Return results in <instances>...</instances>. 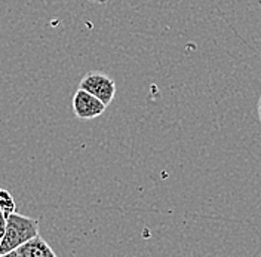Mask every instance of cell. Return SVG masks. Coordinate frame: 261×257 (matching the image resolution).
<instances>
[{
	"label": "cell",
	"mask_w": 261,
	"mask_h": 257,
	"mask_svg": "<svg viewBox=\"0 0 261 257\" xmlns=\"http://www.w3.org/2000/svg\"><path fill=\"white\" fill-rule=\"evenodd\" d=\"M39 235V223L32 217L12 213L6 220V232L0 244V254L15 251L18 247Z\"/></svg>",
	"instance_id": "obj_1"
},
{
	"label": "cell",
	"mask_w": 261,
	"mask_h": 257,
	"mask_svg": "<svg viewBox=\"0 0 261 257\" xmlns=\"http://www.w3.org/2000/svg\"><path fill=\"white\" fill-rule=\"evenodd\" d=\"M79 88L97 97L106 106H109L116 96V83L113 79L106 73L97 70L88 72L79 82Z\"/></svg>",
	"instance_id": "obj_2"
},
{
	"label": "cell",
	"mask_w": 261,
	"mask_h": 257,
	"mask_svg": "<svg viewBox=\"0 0 261 257\" xmlns=\"http://www.w3.org/2000/svg\"><path fill=\"white\" fill-rule=\"evenodd\" d=\"M106 109H107V106L92 94L83 91L81 88L74 92L73 112H74L77 119H81V121L95 119V118L101 116L102 113L106 112Z\"/></svg>",
	"instance_id": "obj_3"
},
{
	"label": "cell",
	"mask_w": 261,
	"mask_h": 257,
	"mask_svg": "<svg viewBox=\"0 0 261 257\" xmlns=\"http://www.w3.org/2000/svg\"><path fill=\"white\" fill-rule=\"evenodd\" d=\"M19 257H58L52 247L40 235L34 237L29 242L22 244L15 250Z\"/></svg>",
	"instance_id": "obj_4"
},
{
	"label": "cell",
	"mask_w": 261,
	"mask_h": 257,
	"mask_svg": "<svg viewBox=\"0 0 261 257\" xmlns=\"http://www.w3.org/2000/svg\"><path fill=\"white\" fill-rule=\"evenodd\" d=\"M0 211L6 214V217L12 213H15V199L9 191L0 188Z\"/></svg>",
	"instance_id": "obj_5"
},
{
	"label": "cell",
	"mask_w": 261,
	"mask_h": 257,
	"mask_svg": "<svg viewBox=\"0 0 261 257\" xmlns=\"http://www.w3.org/2000/svg\"><path fill=\"white\" fill-rule=\"evenodd\" d=\"M6 220H8L6 214H3L0 211V244L3 241V237H5V232H6Z\"/></svg>",
	"instance_id": "obj_6"
},
{
	"label": "cell",
	"mask_w": 261,
	"mask_h": 257,
	"mask_svg": "<svg viewBox=\"0 0 261 257\" xmlns=\"http://www.w3.org/2000/svg\"><path fill=\"white\" fill-rule=\"evenodd\" d=\"M0 257H19L16 251H11V253H6V254H0Z\"/></svg>",
	"instance_id": "obj_7"
},
{
	"label": "cell",
	"mask_w": 261,
	"mask_h": 257,
	"mask_svg": "<svg viewBox=\"0 0 261 257\" xmlns=\"http://www.w3.org/2000/svg\"><path fill=\"white\" fill-rule=\"evenodd\" d=\"M258 118H260V122H261V97H260V100H258Z\"/></svg>",
	"instance_id": "obj_8"
},
{
	"label": "cell",
	"mask_w": 261,
	"mask_h": 257,
	"mask_svg": "<svg viewBox=\"0 0 261 257\" xmlns=\"http://www.w3.org/2000/svg\"><path fill=\"white\" fill-rule=\"evenodd\" d=\"M89 2H95V3H107L110 0H89Z\"/></svg>",
	"instance_id": "obj_9"
}]
</instances>
